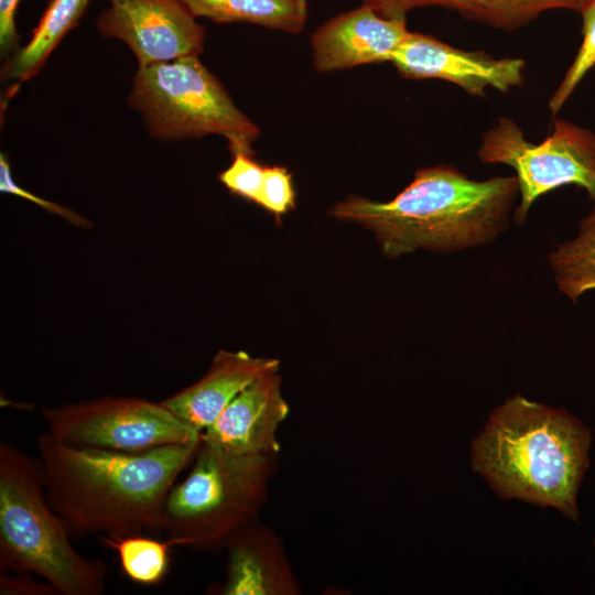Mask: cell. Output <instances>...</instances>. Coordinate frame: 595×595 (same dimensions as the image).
I'll list each match as a JSON object with an SVG mask.
<instances>
[{"label":"cell","instance_id":"cell-1","mask_svg":"<svg viewBox=\"0 0 595 595\" xmlns=\"http://www.w3.org/2000/svg\"><path fill=\"white\" fill-rule=\"evenodd\" d=\"M201 442L123 453L73 446L45 431L36 451L46 499L71 536L161 532L167 495Z\"/></svg>","mask_w":595,"mask_h":595},{"label":"cell","instance_id":"cell-2","mask_svg":"<svg viewBox=\"0 0 595 595\" xmlns=\"http://www.w3.org/2000/svg\"><path fill=\"white\" fill-rule=\"evenodd\" d=\"M518 196L515 175L477 181L437 164L415 171L389 202L350 196L331 214L371 230L387 257L419 249L448 253L494 241L507 229Z\"/></svg>","mask_w":595,"mask_h":595},{"label":"cell","instance_id":"cell-3","mask_svg":"<svg viewBox=\"0 0 595 595\" xmlns=\"http://www.w3.org/2000/svg\"><path fill=\"white\" fill-rule=\"evenodd\" d=\"M591 441L589 430L565 409L517 394L493 411L472 462L500 497L552 506L577 521Z\"/></svg>","mask_w":595,"mask_h":595},{"label":"cell","instance_id":"cell-4","mask_svg":"<svg viewBox=\"0 0 595 595\" xmlns=\"http://www.w3.org/2000/svg\"><path fill=\"white\" fill-rule=\"evenodd\" d=\"M50 506L37 459L0 443V567L34 574L61 595H101L108 570L82 555Z\"/></svg>","mask_w":595,"mask_h":595},{"label":"cell","instance_id":"cell-5","mask_svg":"<svg viewBox=\"0 0 595 595\" xmlns=\"http://www.w3.org/2000/svg\"><path fill=\"white\" fill-rule=\"evenodd\" d=\"M278 457L235 454L201 442L190 473L165 500L167 539L194 551L225 550L240 530L259 520Z\"/></svg>","mask_w":595,"mask_h":595},{"label":"cell","instance_id":"cell-6","mask_svg":"<svg viewBox=\"0 0 595 595\" xmlns=\"http://www.w3.org/2000/svg\"><path fill=\"white\" fill-rule=\"evenodd\" d=\"M128 101L142 115L149 133L160 140L219 134L234 155H251L259 136L258 127L198 56L139 67Z\"/></svg>","mask_w":595,"mask_h":595},{"label":"cell","instance_id":"cell-7","mask_svg":"<svg viewBox=\"0 0 595 595\" xmlns=\"http://www.w3.org/2000/svg\"><path fill=\"white\" fill-rule=\"evenodd\" d=\"M482 162L513 169L520 203L517 224L524 221L532 204L564 185H576L595 196V133L570 121L555 119L552 132L540 143L526 139L510 118L499 117L478 149Z\"/></svg>","mask_w":595,"mask_h":595},{"label":"cell","instance_id":"cell-8","mask_svg":"<svg viewBox=\"0 0 595 595\" xmlns=\"http://www.w3.org/2000/svg\"><path fill=\"white\" fill-rule=\"evenodd\" d=\"M47 432L77 447L139 453L201 441V432L162 403L132 397L94 400L44 408Z\"/></svg>","mask_w":595,"mask_h":595},{"label":"cell","instance_id":"cell-9","mask_svg":"<svg viewBox=\"0 0 595 595\" xmlns=\"http://www.w3.org/2000/svg\"><path fill=\"white\" fill-rule=\"evenodd\" d=\"M180 0H110L97 19L105 37L125 42L139 67L198 56L205 31Z\"/></svg>","mask_w":595,"mask_h":595},{"label":"cell","instance_id":"cell-10","mask_svg":"<svg viewBox=\"0 0 595 595\" xmlns=\"http://www.w3.org/2000/svg\"><path fill=\"white\" fill-rule=\"evenodd\" d=\"M391 62L403 77L444 79L472 96H484L487 88L507 93L521 86L526 68L519 57L495 58L413 32L408 33Z\"/></svg>","mask_w":595,"mask_h":595},{"label":"cell","instance_id":"cell-11","mask_svg":"<svg viewBox=\"0 0 595 595\" xmlns=\"http://www.w3.org/2000/svg\"><path fill=\"white\" fill-rule=\"evenodd\" d=\"M279 369L252 380L201 434L203 443L235 454L279 455V426L289 414Z\"/></svg>","mask_w":595,"mask_h":595},{"label":"cell","instance_id":"cell-12","mask_svg":"<svg viewBox=\"0 0 595 595\" xmlns=\"http://www.w3.org/2000/svg\"><path fill=\"white\" fill-rule=\"evenodd\" d=\"M409 32L405 21L383 18L363 4L336 15L312 34L314 68L327 73L391 62Z\"/></svg>","mask_w":595,"mask_h":595},{"label":"cell","instance_id":"cell-13","mask_svg":"<svg viewBox=\"0 0 595 595\" xmlns=\"http://www.w3.org/2000/svg\"><path fill=\"white\" fill-rule=\"evenodd\" d=\"M226 576L210 593L217 595H300L282 540L268 526L255 521L226 545Z\"/></svg>","mask_w":595,"mask_h":595},{"label":"cell","instance_id":"cell-14","mask_svg":"<svg viewBox=\"0 0 595 595\" xmlns=\"http://www.w3.org/2000/svg\"><path fill=\"white\" fill-rule=\"evenodd\" d=\"M279 366L275 358L252 357L241 350H219L197 382L161 403L202 434L252 380L268 370L279 369Z\"/></svg>","mask_w":595,"mask_h":595},{"label":"cell","instance_id":"cell-15","mask_svg":"<svg viewBox=\"0 0 595 595\" xmlns=\"http://www.w3.org/2000/svg\"><path fill=\"white\" fill-rule=\"evenodd\" d=\"M89 0H48L26 45L2 67V78L26 80L39 73L63 36L77 25Z\"/></svg>","mask_w":595,"mask_h":595},{"label":"cell","instance_id":"cell-16","mask_svg":"<svg viewBox=\"0 0 595 595\" xmlns=\"http://www.w3.org/2000/svg\"><path fill=\"white\" fill-rule=\"evenodd\" d=\"M195 17L218 23L247 22L299 33L307 18L306 0H180Z\"/></svg>","mask_w":595,"mask_h":595},{"label":"cell","instance_id":"cell-17","mask_svg":"<svg viewBox=\"0 0 595 595\" xmlns=\"http://www.w3.org/2000/svg\"><path fill=\"white\" fill-rule=\"evenodd\" d=\"M99 538L117 553L121 571L131 582L152 586L165 578L171 565L170 550L174 547L169 539L163 542L144 533L101 534Z\"/></svg>","mask_w":595,"mask_h":595},{"label":"cell","instance_id":"cell-18","mask_svg":"<svg viewBox=\"0 0 595 595\" xmlns=\"http://www.w3.org/2000/svg\"><path fill=\"white\" fill-rule=\"evenodd\" d=\"M591 0H469L463 17L506 31L518 30L548 10L581 13Z\"/></svg>","mask_w":595,"mask_h":595},{"label":"cell","instance_id":"cell-19","mask_svg":"<svg viewBox=\"0 0 595 595\" xmlns=\"http://www.w3.org/2000/svg\"><path fill=\"white\" fill-rule=\"evenodd\" d=\"M549 263L559 290L573 302L595 290V244L572 238L550 251Z\"/></svg>","mask_w":595,"mask_h":595},{"label":"cell","instance_id":"cell-20","mask_svg":"<svg viewBox=\"0 0 595 595\" xmlns=\"http://www.w3.org/2000/svg\"><path fill=\"white\" fill-rule=\"evenodd\" d=\"M582 44L556 90L549 100L552 115H556L573 94L584 76L595 66V0H591L581 12Z\"/></svg>","mask_w":595,"mask_h":595},{"label":"cell","instance_id":"cell-21","mask_svg":"<svg viewBox=\"0 0 595 595\" xmlns=\"http://www.w3.org/2000/svg\"><path fill=\"white\" fill-rule=\"evenodd\" d=\"M264 166H261L250 154L238 153L229 167L219 174V181L234 194L250 202L258 203L263 182Z\"/></svg>","mask_w":595,"mask_h":595},{"label":"cell","instance_id":"cell-22","mask_svg":"<svg viewBox=\"0 0 595 595\" xmlns=\"http://www.w3.org/2000/svg\"><path fill=\"white\" fill-rule=\"evenodd\" d=\"M257 204L277 218L295 207L292 177L285 167L264 166L263 182Z\"/></svg>","mask_w":595,"mask_h":595},{"label":"cell","instance_id":"cell-23","mask_svg":"<svg viewBox=\"0 0 595 595\" xmlns=\"http://www.w3.org/2000/svg\"><path fill=\"white\" fill-rule=\"evenodd\" d=\"M379 15L387 19L405 21L407 13L415 8L437 6L455 10L462 15L468 9L469 0H363Z\"/></svg>","mask_w":595,"mask_h":595},{"label":"cell","instance_id":"cell-24","mask_svg":"<svg viewBox=\"0 0 595 595\" xmlns=\"http://www.w3.org/2000/svg\"><path fill=\"white\" fill-rule=\"evenodd\" d=\"M0 191L3 193H10V194L20 196L22 198L29 199L40 205L44 209L62 216L63 218H65L66 220L75 225L84 226V227L89 225V223L85 218L78 216L72 210L58 204H55L53 202L35 196L31 192L19 186L12 177L10 164L8 162L7 156L3 153H1L0 155Z\"/></svg>","mask_w":595,"mask_h":595},{"label":"cell","instance_id":"cell-25","mask_svg":"<svg viewBox=\"0 0 595 595\" xmlns=\"http://www.w3.org/2000/svg\"><path fill=\"white\" fill-rule=\"evenodd\" d=\"M1 595H57L58 591L45 580L41 582L32 577V574L14 573L8 571L0 573Z\"/></svg>","mask_w":595,"mask_h":595},{"label":"cell","instance_id":"cell-26","mask_svg":"<svg viewBox=\"0 0 595 595\" xmlns=\"http://www.w3.org/2000/svg\"><path fill=\"white\" fill-rule=\"evenodd\" d=\"M20 0H0V48L8 55L18 51L15 12Z\"/></svg>","mask_w":595,"mask_h":595},{"label":"cell","instance_id":"cell-27","mask_svg":"<svg viewBox=\"0 0 595 595\" xmlns=\"http://www.w3.org/2000/svg\"><path fill=\"white\" fill-rule=\"evenodd\" d=\"M593 207L589 213L582 218L578 231L574 239L585 244H595V196L591 199Z\"/></svg>","mask_w":595,"mask_h":595},{"label":"cell","instance_id":"cell-28","mask_svg":"<svg viewBox=\"0 0 595 595\" xmlns=\"http://www.w3.org/2000/svg\"><path fill=\"white\" fill-rule=\"evenodd\" d=\"M594 544H595V538H594Z\"/></svg>","mask_w":595,"mask_h":595}]
</instances>
